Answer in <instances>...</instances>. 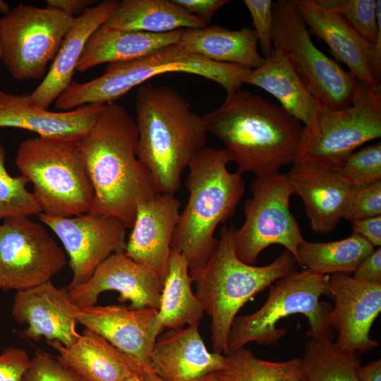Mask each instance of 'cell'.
<instances>
[{
    "instance_id": "1",
    "label": "cell",
    "mask_w": 381,
    "mask_h": 381,
    "mask_svg": "<svg viewBox=\"0 0 381 381\" xmlns=\"http://www.w3.org/2000/svg\"><path fill=\"white\" fill-rule=\"evenodd\" d=\"M135 120L121 105L104 104L90 131L76 143L94 197L88 213L111 216L131 229L138 205L159 193L137 155Z\"/></svg>"
},
{
    "instance_id": "2",
    "label": "cell",
    "mask_w": 381,
    "mask_h": 381,
    "mask_svg": "<svg viewBox=\"0 0 381 381\" xmlns=\"http://www.w3.org/2000/svg\"><path fill=\"white\" fill-rule=\"evenodd\" d=\"M202 119L207 132L224 145L238 172L255 177L294 164L304 128L281 106L241 89L226 95L220 107Z\"/></svg>"
},
{
    "instance_id": "3",
    "label": "cell",
    "mask_w": 381,
    "mask_h": 381,
    "mask_svg": "<svg viewBox=\"0 0 381 381\" xmlns=\"http://www.w3.org/2000/svg\"><path fill=\"white\" fill-rule=\"evenodd\" d=\"M138 159L150 172L158 192L174 195L194 157L205 147L202 116L169 86L138 87L135 101Z\"/></svg>"
},
{
    "instance_id": "4",
    "label": "cell",
    "mask_w": 381,
    "mask_h": 381,
    "mask_svg": "<svg viewBox=\"0 0 381 381\" xmlns=\"http://www.w3.org/2000/svg\"><path fill=\"white\" fill-rule=\"evenodd\" d=\"M234 226L224 225L205 264L189 270L195 295L211 318L213 352L229 353L230 330L239 310L276 280L297 269L287 250L264 266L248 265L237 257L234 246Z\"/></svg>"
},
{
    "instance_id": "5",
    "label": "cell",
    "mask_w": 381,
    "mask_h": 381,
    "mask_svg": "<svg viewBox=\"0 0 381 381\" xmlns=\"http://www.w3.org/2000/svg\"><path fill=\"white\" fill-rule=\"evenodd\" d=\"M230 162L225 149L205 147L188 167V200L180 212L171 248L185 258L189 270L207 261L217 226L234 215L245 193L242 174L227 169Z\"/></svg>"
},
{
    "instance_id": "6",
    "label": "cell",
    "mask_w": 381,
    "mask_h": 381,
    "mask_svg": "<svg viewBox=\"0 0 381 381\" xmlns=\"http://www.w3.org/2000/svg\"><path fill=\"white\" fill-rule=\"evenodd\" d=\"M252 69L210 61L171 44L130 61L108 64L100 76L85 82L72 81L58 97L55 107L69 111L88 104L113 103L149 79L167 73H186L214 81L230 95L241 89Z\"/></svg>"
},
{
    "instance_id": "7",
    "label": "cell",
    "mask_w": 381,
    "mask_h": 381,
    "mask_svg": "<svg viewBox=\"0 0 381 381\" xmlns=\"http://www.w3.org/2000/svg\"><path fill=\"white\" fill-rule=\"evenodd\" d=\"M329 281V275L306 269H296L276 280L269 286L268 297L260 308L236 317L229 336V351L250 342L277 345L286 333L285 329L277 328L278 322L294 314L306 317L309 325L306 338L334 341L336 332L329 324L333 306L320 301L322 296H331Z\"/></svg>"
},
{
    "instance_id": "8",
    "label": "cell",
    "mask_w": 381,
    "mask_h": 381,
    "mask_svg": "<svg viewBox=\"0 0 381 381\" xmlns=\"http://www.w3.org/2000/svg\"><path fill=\"white\" fill-rule=\"evenodd\" d=\"M16 164L32 183L42 213L71 217L89 212L94 190L76 143L29 138L20 143Z\"/></svg>"
},
{
    "instance_id": "9",
    "label": "cell",
    "mask_w": 381,
    "mask_h": 381,
    "mask_svg": "<svg viewBox=\"0 0 381 381\" xmlns=\"http://www.w3.org/2000/svg\"><path fill=\"white\" fill-rule=\"evenodd\" d=\"M272 11L274 48L298 74L321 110L350 107L360 81L314 44L294 0H277Z\"/></svg>"
},
{
    "instance_id": "10",
    "label": "cell",
    "mask_w": 381,
    "mask_h": 381,
    "mask_svg": "<svg viewBox=\"0 0 381 381\" xmlns=\"http://www.w3.org/2000/svg\"><path fill=\"white\" fill-rule=\"evenodd\" d=\"M381 137V86L360 82L351 105L321 110L315 132L305 126L294 163L308 162L336 171L361 145Z\"/></svg>"
},
{
    "instance_id": "11",
    "label": "cell",
    "mask_w": 381,
    "mask_h": 381,
    "mask_svg": "<svg viewBox=\"0 0 381 381\" xmlns=\"http://www.w3.org/2000/svg\"><path fill=\"white\" fill-rule=\"evenodd\" d=\"M74 18L49 7L20 3L0 18L1 60L16 80L44 76Z\"/></svg>"
},
{
    "instance_id": "12",
    "label": "cell",
    "mask_w": 381,
    "mask_h": 381,
    "mask_svg": "<svg viewBox=\"0 0 381 381\" xmlns=\"http://www.w3.org/2000/svg\"><path fill=\"white\" fill-rule=\"evenodd\" d=\"M250 188L253 196L243 205L244 222L233 234L237 257L254 265L264 249L279 244L296 260L298 248L305 239L290 210L292 191L286 174L278 172L255 177Z\"/></svg>"
},
{
    "instance_id": "13",
    "label": "cell",
    "mask_w": 381,
    "mask_h": 381,
    "mask_svg": "<svg viewBox=\"0 0 381 381\" xmlns=\"http://www.w3.org/2000/svg\"><path fill=\"white\" fill-rule=\"evenodd\" d=\"M67 264L66 255L42 224L29 217L0 225V289L21 291L47 282Z\"/></svg>"
},
{
    "instance_id": "14",
    "label": "cell",
    "mask_w": 381,
    "mask_h": 381,
    "mask_svg": "<svg viewBox=\"0 0 381 381\" xmlns=\"http://www.w3.org/2000/svg\"><path fill=\"white\" fill-rule=\"evenodd\" d=\"M38 215L58 236L68 255L73 278L68 291L85 283L111 255L124 253L126 228L114 217L88 212L71 217L42 212Z\"/></svg>"
},
{
    "instance_id": "15",
    "label": "cell",
    "mask_w": 381,
    "mask_h": 381,
    "mask_svg": "<svg viewBox=\"0 0 381 381\" xmlns=\"http://www.w3.org/2000/svg\"><path fill=\"white\" fill-rule=\"evenodd\" d=\"M329 282L334 300L329 324L338 334L336 345L359 353L377 347L370 331L381 312V282H365L344 273L330 274Z\"/></svg>"
},
{
    "instance_id": "16",
    "label": "cell",
    "mask_w": 381,
    "mask_h": 381,
    "mask_svg": "<svg viewBox=\"0 0 381 381\" xmlns=\"http://www.w3.org/2000/svg\"><path fill=\"white\" fill-rule=\"evenodd\" d=\"M163 281L150 267L137 263L124 253H113L96 269L84 284L68 290L73 302L80 308L96 305L106 291L119 293V301H131L135 309L159 310Z\"/></svg>"
},
{
    "instance_id": "17",
    "label": "cell",
    "mask_w": 381,
    "mask_h": 381,
    "mask_svg": "<svg viewBox=\"0 0 381 381\" xmlns=\"http://www.w3.org/2000/svg\"><path fill=\"white\" fill-rule=\"evenodd\" d=\"M80 310L71 300L67 288H58L51 281L18 291L13 299L12 316L28 327L21 334L34 341H59L66 347L80 337L76 331Z\"/></svg>"
},
{
    "instance_id": "18",
    "label": "cell",
    "mask_w": 381,
    "mask_h": 381,
    "mask_svg": "<svg viewBox=\"0 0 381 381\" xmlns=\"http://www.w3.org/2000/svg\"><path fill=\"white\" fill-rule=\"evenodd\" d=\"M157 313L153 308L95 305L80 308L77 320L132 358L144 370L153 372L150 353L161 334Z\"/></svg>"
},
{
    "instance_id": "19",
    "label": "cell",
    "mask_w": 381,
    "mask_h": 381,
    "mask_svg": "<svg viewBox=\"0 0 381 381\" xmlns=\"http://www.w3.org/2000/svg\"><path fill=\"white\" fill-rule=\"evenodd\" d=\"M181 207L174 195L162 193L138 204L126 243L125 255L152 269L163 282Z\"/></svg>"
},
{
    "instance_id": "20",
    "label": "cell",
    "mask_w": 381,
    "mask_h": 381,
    "mask_svg": "<svg viewBox=\"0 0 381 381\" xmlns=\"http://www.w3.org/2000/svg\"><path fill=\"white\" fill-rule=\"evenodd\" d=\"M198 326L167 329L156 339L150 363L162 381H200L224 368V355L207 350Z\"/></svg>"
},
{
    "instance_id": "21",
    "label": "cell",
    "mask_w": 381,
    "mask_h": 381,
    "mask_svg": "<svg viewBox=\"0 0 381 381\" xmlns=\"http://www.w3.org/2000/svg\"><path fill=\"white\" fill-rule=\"evenodd\" d=\"M104 104H88L52 111L32 104L27 95L0 90V127L17 128L41 137L78 142L95 123Z\"/></svg>"
},
{
    "instance_id": "22",
    "label": "cell",
    "mask_w": 381,
    "mask_h": 381,
    "mask_svg": "<svg viewBox=\"0 0 381 381\" xmlns=\"http://www.w3.org/2000/svg\"><path fill=\"white\" fill-rule=\"evenodd\" d=\"M286 177L292 194L303 200L311 229L331 233L343 219L351 187L334 171L315 164H293Z\"/></svg>"
},
{
    "instance_id": "23",
    "label": "cell",
    "mask_w": 381,
    "mask_h": 381,
    "mask_svg": "<svg viewBox=\"0 0 381 381\" xmlns=\"http://www.w3.org/2000/svg\"><path fill=\"white\" fill-rule=\"evenodd\" d=\"M119 2L117 0L102 1L75 18L42 82L32 93L27 95L32 104L48 109L68 87L88 39L106 22Z\"/></svg>"
},
{
    "instance_id": "24",
    "label": "cell",
    "mask_w": 381,
    "mask_h": 381,
    "mask_svg": "<svg viewBox=\"0 0 381 381\" xmlns=\"http://www.w3.org/2000/svg\"><path fill=\"white\" fill-rule=\"evenodd\" d=\"M311 32L329 46L337 61L344 63L361 83L380 85L374 78L370 57L373 43L363 37L342 17L320 7L315 0H294Z\"/></svg>"
},
{
    "instance_id": "25",
    "label": "cell",
    "mask_w": 381,
    "mask_h": 381,
    "mask_svg": "<svg viewBox=\"0 0 381 381\" xmlns=\"http://www.w3.org/2000/svg\"><path fill=\"white\" fill-rule=\"evenodd\" d=\"M47 343L85 381H122L136 373H152L144 370L132 358L89 328L69 347L57 340Z\"/></svg>"
},
{
    "instance_id": "26",
    "label": "cell",
    "mask_w": 381,
    "mask_h": 381,
    "mask_svg": "<svg viewBox=\"0 0 381 381\" xmlns=\"http://www.w3.org/2000/svg\"><path fill=\"white\" fill-rule=\"evenodd\" d=\"M243 83L272 95L281 107L296 120L315 132L321 109L303 80L279 51L274 49L260 67L252 69Z\"/></svg>"
},
{
    "instance_id": "27",
    "label": "cell",
    "mask_w": 381,
    "mask_h": 381,
    "mask_svg": "<svg viewBox=\"0 0 381 381\" xmlns=\"http://www.w3.org/2000/svg\"><path fill=\"white\" fill-rule=\"evenodd\" d=\"M183 30L154 34L111 28L103 24L88 39L76 71L83 73L104 63L145 56L161 47L175 44Z\"/></svg>"
},
{
    "instance_id": "28",
    "label": "cell",
    "mask_w": 381,
    "mask_h": 381,
    "mask_svg": "<svg viewBox=\"0 0 381 381\" xmlns=\"http://www.w3.org/2000/svg\"><path fill=\"white\" fill-rule=\"evenodd\" d=\"M182 50L210 61L255 69L265 59L258 50V40L254 29L229 30L215 25L202 28L184 29L175 44Z\"/></svg>"
},
{
    "instance_id": "29",
    "label": "cell",
    "mask_w": 381,
    "mask_h": 381,
    "mask_svg": "<svg viewBox=\"0 0 381 381\" xmlns=\"http://www.w3.org/2000/svg\"><path fill=\"white\" fill-rule=\"evenodd\" d=\"M107 27L147 33L202 28L207 25L173 0H123L104 23Z\"/></svg>"
},
{
    "instance_id": "30",
    "label": "cell",
    "mask_w": 381,
    "mask_h": 381,
    "mask_svg": "<svg viewBox=\"0 0 381 381\" xmlns=\"http://www.w3.org/2000/svg\"><path fill=\"white\" fill-rule=\"evenodd\" d=\"M192 284L185 258L171 249L157 315L161 334L165 329L200 323L205 311L192 289Z\"/></svg>"
},
{
    "instance_id": "31",
    "label": "cell",
    "mask_w": 381,
    "mask_h": 381,
    "mask_svg": "<svg viewBox=\"0 0 381 381\" xmlns=\"http://www.w3.org/2000/svg\"><path fill=\"white\" fill-rule=\"evenodd\" d=\"M374 249L365 238L356 234L332 242L305 240L298 248L296 262L300 267L318 274H350Z\"/></svg>"
},
{
    "instance_id": "32",
    "label": "cell",
    "mask_w": 381,
    "mask_h": 381,
    "mask_svg": "<svg viewBox=\"0 0 381 381\" xmlns=\"http://www.w3.org/2000/svg\"><path fill=\"white\" fill-rule=\"evenodd\" d=\"M300 381H360L361 353L341 349L334 341L306 338Z\"/></svg>"
},
{
    "instance_id": "33",
    "label": "cell",
    "mask_w": 381,
    "mask_h": 381,
    "mask_svg": "<svg viewBox=\"0 0 381 381\" xmlns=\"http://www.w3.org/2000/svg\"><path fill=\"white\" fill-rule=\"evenodd\" d=\"M217 373L222 381H300L301 359L265 361L245 346L224 355V366Z\"/></svg>"
},
{
    "instance_id": "34",
    "label": "cell",
    "mask_w": 381,
    "mask_h": 381,
    "mask_svg": "<svg viewBox=\"0 0 381 381\" xmlns=\"http://www.w3.org/2000/svg\"><path fill=\"white\" fill-rule=\"evenodd\" d=\"M5 162L6 151L0 143V219L40 214L42 209L37 200L26 188L29 181L23 175L11 176Z\"/></svg>"
},
{
    "instance_id": "35",
    "label": "cell",
    "mask_w": 381,
    "mask_h": 381,
    "mask_svg": "<svg viewBox=\"0 0 381 381\" xmlns=\"http://www.w3.org/2000/svg\"><path fill=\"white\" fill-rule=\"evenodd\" d=\"M322 8L342 17L356 32L374 43L381 30L380 0H315Z\"/></svg>"
},
{
    "instance_id": "36",
    "label": "cell",
    "mask_w": 381,
    "mask_h": 381,
    "mask_svg": "<svg viewBox=\"0 0 381 381\" xmlns=\"http://www.w3.org/2000/svg\"><path fill=\"white\" fill-rule=\"evenodd\" d=\"M350 187L381 181V143L366 146L351 154L335 171Z\"/></svg>"
},
{
    "instance_id": "37",
    "label": "cell",
    "mask_w": 381,
    "mask_h": 381,
    "mask_svg": "<svg viewBox=\"0 0 381 381\" xmlns=\"http://www.w3.org/2000/svg\"><path fill=\"white\" fill-rule=\"evenodd\" d=\"M21 381H85L57 356L37 349Z\"/></svg>"
},
{
    "instance_id": "38",
    "label": "cell",
    "mask_w": 381,
    "mask_h": 381,
    "mask_svg": "<svg viewBox=\"0 0 381 381\" xmlns=\"http://www.w3.org/2000/svg\"><path fill=\"white\" fill-rule=\"evenodd\" d=\"M377 216H381V181L351 187L343 219L352 222Z\"/></svg>"
},
{
    "instance_id": "39",
    "label": "cell",
    "mask_w": 381,
    "mask_h": 381,
    "mask_svg": "<svg viewBox=\"0 0 381 381\" xmlns=\"http://www.w3.org/2000/svg\"><path fill=\"white\" fill-rule=\"evenodd\" d=\"M255 27L258 44L263 58L267 59L274 52L272 32L273 25V1L272 0H244Z\"/></svg>"
},
{
    "instance_id": "40",
    "label": "cell",
    "mask_w": 381,
    "mask_h": 381,
    "mask_svg": "<svg viewBox=\"0 0 381 381\" xmlns=\"http://www.w3.org/2000/svg\"><path fill=\"white\" fill-rule=\"evenodd\" d=\"M30 360L22 348L5 349L0 354V381H21L30 365Z\"/></svg>"
},
{
    "instance_id": "41",
    "label": "cell",
    "mask_w": 381,
    "mask_h": 381,
    "mask_svg": "<svg viewBox=\"0 0 381 381\" xmlns=\"http://www.w3.org/2000/svg\"><path fill=\"white\" fill-rule=\"evenodd\" d=\"M188 13L202 20L207 25L221 7L230 2L229 0H173Z\"/></svg>"
},
{
    "instance_id": "42",
    "label": "cell",
    "mask_w": 381,
    "mask_h": 381,
    "mask_svg": "<svg viewBox=\"0 0 381 381\" xmlns=\"http://www.w3.org/2000/svg\"><path fill=\"white\" fill-rule=\"evenodd\" d=\"M355 279L368 283L381 282V248L377 247L367 256L353 272Z\"/></svg>"
},
{
    "instance_id": "43",
    "label": "cell",
    "mask_w": 381,
    "mask_h": 381,
    "mask_svg": "<svg viewBox=\"0 0 381 381\" xmlns=\"http://www.w3.org/2000/svg\"><path fill=\"white\" fill-rule=\"evenodd\" d=\"M353 234L363 236L375 248L381 246V216L351 222Z\"/></svg>"
},
{
    "instance_id": "44",
    "label": "cell",
    "mask_w": 381,
    "mask_h": 381,
    "mask_svg": "<svg viewBox=\"0 0 381 381\" xmlns=\"http://www.w3.org/2000/svg\"><path fill=\"white\" fill-rule=\"evenodd\" d=\"M95 2L92 0H47V7L58 10L73 18L83 14Z\"/></svg>"
},
{
    "instance_id": "45",
    "label": "cell",
    "mask_w": 381,
    "mask_h": 381,
    "mask_svg": "<svg viewBox=\"0 0 381 381\" xmlns=\"http://www.w3.org/2000/svg\"><path fill=\"white\" fill-rule=\"evenodd\" d=\"M358 377L360 381H381L380 359L371 361L364 366H360L358 370Z\"/></svg>"
},
{
    "instance_id": "46",
    "label": "cell",
    "mask_w": 381,
    "mask_h": 381,
    "mask_svg": "<svg viewBox=\"0 0 381 381\" xmlns=\"http://www.w3.org/2000/svg\"><path fill=\"white\" fill-rule=\"evenodd\" d=\"M122 381H162L155 373H140L134 374Z\"/></svg>"
},
{
    "instance_id": "47",
    "label": "cell",
    "mask_w": 381,
    "mask_h": 381,
    "mask_svg": "<svg viewBox=\"0 0 381 381\" xmlns=\"http://www.w3.org/2000/svg\"><path fill=\"white\" fill-rule=\"evenodd\" d=\"M11 10L9 4L2 0H0V13L3 14V16L6 15Z\"/></svg>"
},
{
    "instance_id": "48",
    "label": "cell",
    "mask_w": 381,
    "mask_h": 381,
    "mask_svg": "<svg viewBox=\"0 0 381 381\" xmlns=\"http://www.w3.org/2000/svg\"><path fill=\"white\" fill-rule=\"evenodd\" d=\"M200 381H222V380L219 377L218 373L217 372L207 375Z\"/></svg>"
},
{
    "instance_id": "49",
    "label": "cell",
    "mask_w": 381,
    "mask_h": 381,
    "mask_svg": "<svg viewBox=\"0 0 381 381\" xmlns=\"http://www.w3.org/2000/svg\"><path fill=\"white\" fill-rule=\"evenodd\" d=\"M1 45H0V60H1Z\"/></svg>"
}]
</instances>
